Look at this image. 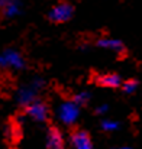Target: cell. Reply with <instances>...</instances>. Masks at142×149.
Returning <instances> with one entry per match:
<instances>
[{
    "label": "cell",
    "mask_w": 142,
    "mask_h": 149,
    "mask_svg": "<svg viewBox=\"0 0 142 149\" xmlns=\"http://www.w3.org/2000/svg\"><path fill=\"white\" fill-rule=\"evenodd\" d=\"M44 86H45V81L39 77H36V78L31 80L29 83L20 86L16 91V103L26 109L28 106H31L34 101L38 100L36 97H38V94H39V91L42 90Z\"/></svg>",
    "instance_id": "1"
},
{
    "label": "cell",
    "mask_w": 142,
    "mask_h": 149,
    "mask_svg": "<svg viewBox=\"0 0 142 149\" xmlns=\"http://www.w3.org/2000/svg\"><path fill=\"white\" fill-rule=\"evenodd\" d=\"M57 117L62 125L71 126L80 117V106L77 103H74L73 100L62 101L57 109Z\"/></svg>",
    "instance_id": "2"
},
{
    "label": "cell",
    "mask_w": 142,
    "mask_h": 149,
    "mask_svg": "<svg viewBox=\"0 0 142 149\" xmlns=\"http://www.w3.org/2000/svg\"><path fill=\"white\" fill-rule=\"evenodd\" d=\"M0 68L20 71L25 68V59L19 51L13 48H6L0 51Z\"/></svg>",
    "instance_id": "3"
},
{
    "label": "cell",
    "mask_w": 142,
    "mask_h": 149,
    "mask_svg": "<svg viewBox=\"0 0 142 149\" xmlns=\"http://www.w3.org/2000/svg\"><path fill=\"white\" fill-rule=\"evenodd\" d=\"M74 15V7L70 3H58L55 6L51 7V10L48 12V19L54 23H64L68 22Z\"/></svg>",
    "instance_id": "4"
},
{
    "label": "cell",
    "mask_w": 142,
    "mask_h": 149,
    "mask_svg": "<svg viewBox=\"0 0 142 149\" xmlns=\"http://www.w3.org/2000/svg\"><path fill=\"white\" fill-rule=\"evenodd\" d=\"M26 114L34 122L44 123V122H47L48 117H49V107H48L47 103H44L41 100H36L31 106L26 107Z\"/></svg>",
    "instance_id": "5"
},
{
    "label": "cell",
    "mask_w": 142,
    "mask_h": 149,
    "mask_svg": "<svg viewBox=\"0 0 142 149\" xmlns=\"http://www.w3.org/2000/svg\"><path fill=\"white\" fill-rule=\"evenodd\" d=\"M70 142H71L73 149H94L92 136L89 135V132L81 130V129L74 130V132L71 133Z\"/></svg>",
    "instance_id": "6"
},
{
    "label": "cell",
    "mask_w": 142,
    "mask_h": 149,
    "mask_svg": "<svg viewBox=\"0 0 142 149\" xmlns=\"http://www.w3.org/2000/svg\"><path fill=\"white\" fill-rule=\"evenodd\" d=\"M45 146L47 149H65L64 135L58 127L51 126L48 129L47 136H45Z\"/></svg>",
    "instance_id": "7"
},
{
    "label": "cell",
    "mask_w": 142,
    "mask_h": 149,
    "mask_svg": "<svg viewBox=\"0 0 142 149\" xmlns=\"http://www.w3.org/2000/svg\"><path fill=\"white\" fill-rule=\"evenodd\" d=\"M96 45H97L99 48L112 51V52H116V54H123V52H125L123 42H122L120 39H118V38H110V36L100 38V39H97Z\"/></svg>",
    "instance_id": "8"
},
{
    "label": "cell",
    "mask_w": 142,
    "mask_h": 149,
    "mask_svg": "<svg viewBox=\"0 0 142 149\" xmlns=\"http://www.w3.org/2000/svg\"><path fill=\"white\" fill-rule=\"evenodd\" d=\"M97 84L99 86H103V87H107V88H118V87H122L123 84V80L119 74H115V72H107V74H101L96 78Z\"/></svg>",
    "instance_id": "9"
},
{
    "label": "cell",
    "mask_w": 142,
    "mask_h": 149,
    "mask_svg": "<svg viewBox=\"0 0 142 149\" xmlns=\"http://www.w3.org/2000/svg\"><path fill=\"white\" fill-rule=\"evenodd\" d=\"M20 12H22V1L20 0H9L6 3V6L3 7V15L7 19L19 16Z\"/></svg>",
    "instance_id": "10"
},
{
    "label": "cell",
    "mask_w": 142,
    "mask_h": 149,
    "mask_svg": "<svg viewBox=\"0 0 142 149\" xmlns=\"http://www.w3.org/2000/svg\"><path fill=\"white\" fill-rule=\"evenodd\" d=\"M100 127H101L104 132L112 133V132L119 130L120 123H119L118 120H113V119H103V120H101V123H100Z\"/></svg>",
    "instance_id": "11"
},
{
    "label": "cell",
    "mask_w": 142,
    "mask_h": 149,
    "mask_svg": "<svg viewBox=\"0 0 142 149\" xmlns=\"http://www.w3.org/2000/svg\"><path fill=\"white\" fill-rule=\"evenodd\" d=\"M90 99H92V94H90L89 91H78V93H76V94L73 96L71 100L81 107V106H86V104L90 101Z\"/></svg>",
    "instance_id": "12"
},
{
    "label": "cell",
    "mask_w": 142,
    "mask_h": 149,
    "mask_svg": "<svg viewBox=\"0 0 142 149\" xmlns=\"http://www.w3.org/2000/svg\"><path fill=\"white\" fill-rule=\"evenodd\" d=\"M138 88V81L136 80H126L122 84V90L125 94H134Z\"/></svg>",
    "instance_id": "13"
},
{
    "label": "cell",
    "mask_w": 142,
    "mask_h": 149,
    "mask_svg": "<svg viewBox=\"0 0 142 149\" xmlns=\"http://www.w3.org/2000/svg\"><path fill=\"white\" fill-rule=\"evenodd\" d=\"M96 114H99V116H103V114H106L107 111H109V104H106V103H103V104H99L97 107L94 109Z\"/></svg>",
    "instance_id": "14"
},
{
    "label": "cell",
    "mask_w": 142,
    "mask_h": 149,
    "mask_svg": "<svg viewBox=\"0 0 142 149\" xmlns=\"http://www.w3.org/2000/svg\"><path fill=\"white\" fill-rule=\"evenodd\" d=\"M7 1H9V0H0V7L3 9V7L6 6V3H7Z\"/></svg>",
    "instance_id": "15"
},
{
    "label": "cell",
    "mask_w": 142,
    "mask_h": 149,
    "mask_svg": "<svg viewBox=\"0 0 142 149\" xmlns=\"http://www.w3.org/2000/svg\"><path fill=\"white\" fill-rule=\"evenodd\" d=\"M113 149H132L131 146H119V148H113Z\"/></svg>",
    "instance_id": "16"
}]
</instances>
